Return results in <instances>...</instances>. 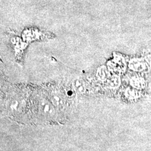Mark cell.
Instances as JSON below:
<instances>
[{
	"instance_id": "6da1fadb",
	"label": "cell",
	"mask_w": 151,
	"mask_h": 151,
	"mask_svg": "<svg viewBox=\"0 0 151 151\" xmlns=\"http://www.w3.org/2000/svg\"><path fill=\"white\" fill-rule=\"evenodd\" d=\"M49 110H50L49 106L48 105H46L45 106V107H44V112H48L49 111Z\"/></svg>"
}]
</instances>
